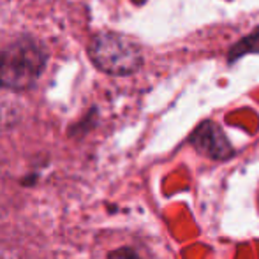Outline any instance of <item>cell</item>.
Instances as JSON below:
<instances>
[{
	"label": "cell",
	"mask_w": 259,
	"mask_h": 259,
	"mask_svg": "<svg viewBox=\"0 0 259 259\" xmlns=\"http://www.w3.org/2000/svg\"><path fill=\"white\" fill-rule=\"evenodd\" d=\"M46 65L42 48L32 39H20L0 52V85L9 90H27Z\"/></svg>",
	"instance_id": "6da1fadb"
},
{
	"label": "cell",
	"mask_w": 259,
	"mask_h": 259,
	"mask_svg": "<svg viewBox=\"0 0 259 259\" xmlns=\"http://www.w3.org/2000/svg\"><path fill=\"white\" fill-rule=\"evenodd\" d=\"M89 57L97 69L111 76H129L143 64L136 41L118 32H101L89 42Z\"/></svg>",
	"instance_id": "7a4b0ae2"
},
{
	"label": "cell",
	"mask_w": 259,
	"mask_h": 259,
	"mask_svg": "<svg viewBox=\"0 0 259 259\" xmlns=\"http://www.w3.org/2000/svg\"><path fill=\"white\" fill-rule=\"evenodd\" d=\"M191 143L194 145V148L199 154L215 160L228 159V157L233 155V148L226 134L213 122H203L191 136Z\"/></svg>",
	"instance_id": "3957f363"
},
{
	"label": "cell",
	"mask_w": 259,
	"mask_h": 259,
	"mask_svg": "<svg viewBox=\"0 0 259 259\" xmlns=\"http://www.w3.org/2000/svg\"><path fill=\"white\" fill-rule=\"evenodd\" d=\"M247 53H259V28L252 32L250 35L243 37L238 45H235L229 52V62L238 60L240 57Z\"/></svg>",
	"instance_id": "277c9868"
}]
</instances>
